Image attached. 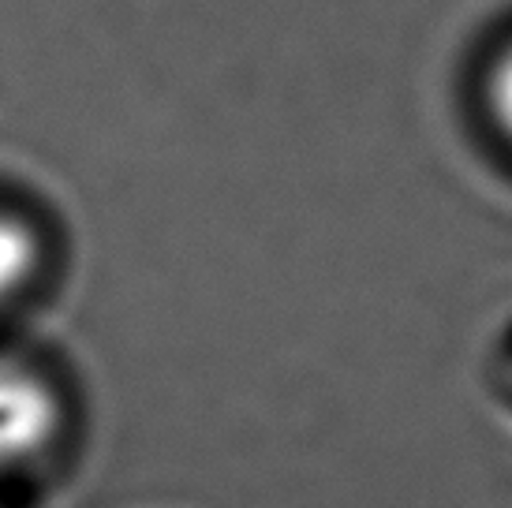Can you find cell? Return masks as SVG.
Returning a JSON list of instances; mask_svg holds the SVG:
<instances>
[{
    "label": "cell",
    "mask_w": 512,
    "mask_h": 508,
    "mask_svg": "<svg viewBox=\"0 0 512 508\" xmlns=\"http://www.w3.org/2000/svg\"><path fill=\"white\" fill-rule=\"evenodd\" d=\"M60 434V396L38 370L0 359V475L34 464Z\"/></svg>",
    "instance_id": "6da1fadb"
},
{
    "label": "cell",
    "mask_w": 512,
    "mask_h": 508,
    "mask_svg": "<svg viewBox=\"0 0 512 508\" xmlns=\"http://www.w3.org/2000/svg\"><path fill=\"white\" fill-rule=\"evenodd\" d=\"M38 266V240L19 217L0 213V303L12 299L34 277Z\"/></svg>",
    "instance_id": "7a4b0ae2"
},
{
    "label": "cell",
    "mask_w": 512,
    "mask_h": 508,
    "mask_svg": "<svg viewBox=\"0 0 512 508\" xmlns=\"http://www.w3.org/2000/svg\"><path fill=\"white\" fill-rule=\"evenodd\" d=\"M486 98H490L494 120H498L501 131L512 139V49L494 64V71H490V90H486Z\"/></svg>",
    "instance_id": "3957f363"
}]
</instances>
